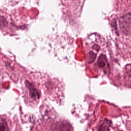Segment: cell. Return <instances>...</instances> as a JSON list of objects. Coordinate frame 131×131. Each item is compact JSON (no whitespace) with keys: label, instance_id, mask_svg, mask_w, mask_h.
I'll return each instance as SVG.
<instances>
[{"label":"cell","instance_id":"cell-2","mask_svg":"<svg viewBox=\"0 0 131 131\" xmlns=\"http://www.w3.org/2000/svg\"><path fill=\"white\" fill-rule=\"evenodd\" d=\"M7 25V21L6 18L3 16L0 17V26H5Z\"/></svg>","mask_w":131,"mask_h":131},{"label":"cell","instance_id":"cell-1","mask_svg":"<svg viewBox=\"0 0 131 131\" xmlns=\"http://www.w3.org/2000/svg\"><path fill=\"white\" fill-rule=\"evenodd\" d=\"M0 131H9L7 123L4 119L0 120Z\"/></svg>","mask_w":131,"mask_h":131}]
</instances>
